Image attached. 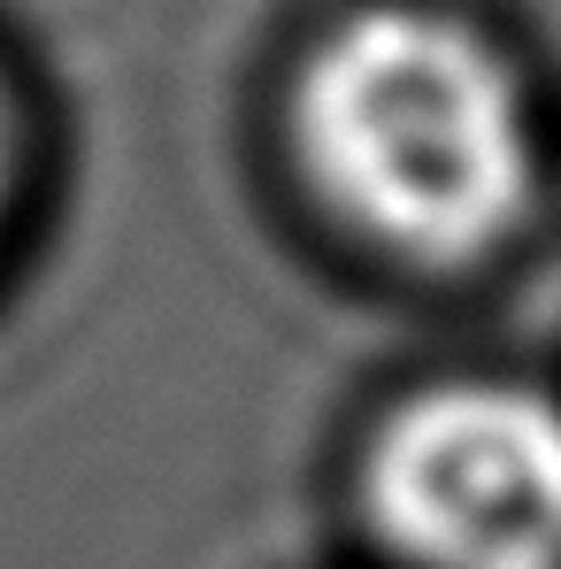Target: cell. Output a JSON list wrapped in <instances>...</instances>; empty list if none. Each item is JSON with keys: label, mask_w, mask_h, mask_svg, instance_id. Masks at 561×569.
<instances>
[{"label": "cell", "mask_w": 561, "mask_h": 569, "mask_svg": "<svg viewBox=\"0 0 561 569\" xmlns=\"http://www.w3.org/2000/svg\"><path fill=\"white\" fill-rule=\"evenodd\" d=\"M315 178L377 239L462 262L523 200V116L508 70L439 16H354L300 86Z\"/></svg>", "instance_id": "cell-1"}, {"label": "cell", "mask_w": 561, "mask_h": 569, "mask_svg": "<svg viewBox=\"0 0 561 569\" xmlns=\"http://www.w3.org/2000/svg\"><path fill=\"white\" fill-rule=\"evenodd\" d=\"M370 500L423 569H561V408L508 385L423 392L377 447Z\"/></svg>", "instance_id": "cell-2"}, {"label": "cell", "mask_w": 561, "mask_h": 569, "mask_svg": "<svg viewBox=\"0 0 561 569\" xmlns=\"http://www.w3.org/2000/svg\"><path fill=\"white\" fill-rule=\"evenodd\" d=\"M0 162H8V139H0Z\"/></svg>", "instance_id": "cell-3"}]
</instances>
